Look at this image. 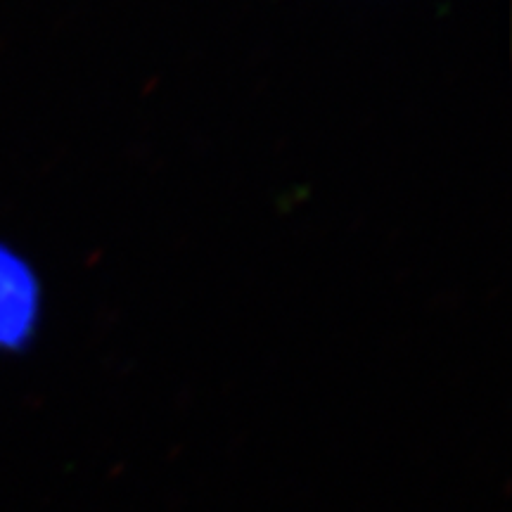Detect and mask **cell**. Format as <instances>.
I'll use <instances>...</instances> for the list:
<instances>
[{"label":"cell","mask_w":512,"mask_h":512,"mask_svg":"<svg viewBox=\"0 0 512 512\" xmlns=\"http://www.w3.org/2000/svg\"><path fill=\"white\" fill-rule=\"evenodd\" d=\"M41 325V283L24 256L0 245V351L19 354Z\"/></svg>","instance_id":"cell-1"}]
</instances>
